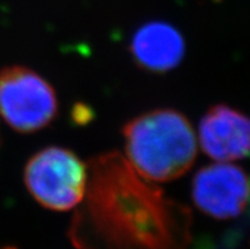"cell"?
<instances>
[{
	"mask_svg": "<svg viewBox=\"0 0 250 249\" xmlns=\"http://www.w3.org/2000/svg\"><path fill=\"white\" fill-rule=\"evenodd\" d=\"M85 195L69 238L78 249H186L192 214L133 169L124 155L107 153L88 165Z\"/></svg>",
	"mask_w": 250,
	"mask_h": 249,
	"instance_id": "cell-1",
	"label": "cell"
},
{
	"mask_svg": "<svg viewBox=\"0 0 250 249\" xmlns=\"http://www.w3.org/2000/svg\"><path fill=\"white\" fill-rule=\"evenodd\" d=\"M127 161L150 182H169L187 173L197 157V137L181 112L155 110L124 127Z\"/></svg>",
	"mask_w": 250,
	"mask_h": 249,
	"instance_id": "cell-2",
	"label": "cell"
},
{
	"mask_svg": "<svg viewBox=\"0 0 250 249\" xmlns=\"http://www.w3.org/2000/svg\"><path fill=\"white\" fill-rule=\"evenodd\" d=\"M88 167L67 149L50 146L24 168V183L38 204L55 211L76 207L85 195Z\"/></svg>",
	"mask_w": 250,
	"mask_h": 249,
	"instance_id": "cell-3",
	"label": "cell"
},
{
	"mask_svg": "<svg viewBox=\"0 0 250 249\" xmlns=\"http://www.w3.org/2000/svg\"><path fill=\"white\" fill-rule=\"evenodd\" d=\"M0 114L18 133L40 131L56 117V93L33 70L8 67L0 71Z\"/></svg>",
	"mask_w": 250,
	"mask_h": 249,
	"instance_id": "cell-4",
	"label": "cell"
},
{
	"mask_svg": "<svg viewBox=\"0 0 250 249\" xmlns=\"http://www.w3.org/2000/svg\"><path fill=\"white\" fill-rule=\"evenodd\" d=\"M196 206L216 219L236 218L250 199V182L238 165L220 161L197 172L192 184Z\"/></svg>",
	"mask_w": 250,
	"mask_h": 249,
	"instance_id": "cell-5",
	"label": "cell"
},
{
	"mask_svg": "<svg viewBox=\"0 0 250 249\" xmlns=\"http://www.w3.org/2000/svg\"><path fill=\"white\" fill-rule=\"evenodd\" d=\"M200 145L213 160L247 158L250 155V118L226 104H216L200 122Z\"/></svg>",
	"mask_w": 250,
	"mask_h": 249,
	"instance_id": "cell-6",
	"label": "cell"
},
{
	"mask_svg": "<svg viewBox=\"0 0 250 249\" xmlns=\"http://www.w3.org/2000/svg\"><path fill=\"white\" fill-rule=\"evenodd\" d=\"M133 60L150 73H168L182 63L186 52L184 38L167 22H149L133 35L130 46Z\"/></svg>",
	"mask_w": 250,
	"mask_h": 249,
	"instance_id": "cell-7",
	"label": "cell"
},
{
	"mask_svg": "<svg viewBox=\"0 0 250 249\" xmlns=\"http://www.w3.org/2000/svg\"><path fill=\"white\" fill-rule=\"evenodd\" d=\"M0 249H17L14 247H5V248H0Z\"/></svg>",
	"mask_w": 250,
	"mask_h": 249,
	"instance_id": "cell-8",
	"label": "cell"
}]
</instances>
